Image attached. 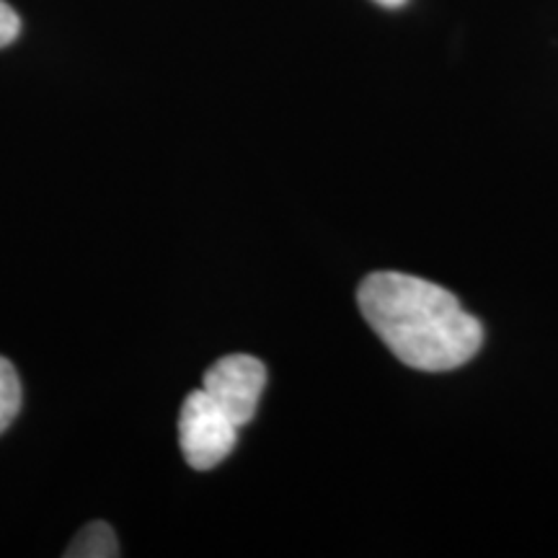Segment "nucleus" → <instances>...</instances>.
<instances>
[{"mask_svg": "<svg viewBox=\"0 0 558 558\" xmlns=\"http://www.w3.org/2000/svg\"><path fill=\"white\" fill-rule=\"evenodd\" d=\"M68 558H114L120 556V543H117L114 530L107 522H88L86 527L75 535L70 548L65 550Z\"/></svg>", "mask_w": 558, "mask_h": 558, "instance_id": "4", "label": "nucleus"}, {"mask_svg": "<svg viewBox=\"0 0 558 558\" xmlns=\"http://www.w3.org/2000/svg\"><path fill=\"white\" fill-rule=\"evenodd\" d=\"M357 303L367 326L403 365L422 373L463 367L484 344V326L450 290L401 271L362 279Z\"/></svg>", "mask_w": 558, "mask_h": 558, "instance_id": "1", "label": "nucleus"}, {"mask_svg": "<svg viewBox=\"0 0 558 558\" xmlns=\"http://www.w3.org/2000/svg\"><path fill=\"white\" fill-rule=\"evenodd\" d=\"M21 409V380L16 367L0 357V435L11 427Z\"/></svg>", "mask_w": 558, "mask_h": 558, "instance_id": "5", "label": "nucleus"}, {"mask_svg": "<svg viewBox=\"0 0 558 558\" xmlns=\"http://www.w3.org/2000/svg\"><path fill=\"white\" fill-rule=\"evenodd\" d=\"M267 386V367L248 354H228L205 373L202 388L239 427L254 418Z\"/></svg>", "mask_w": 558, "mask_h": 558, "instance_id": "3", "label": "nucleus"}, {"mask_svg": "<svg viewBox=\"0 0 558 558\" xmlns=\"http://www.w3.org/2000/svg\"><path fill=\"white\" fill-rule=\"evenodd\" d=\"M239 424L209 399L205 388L192 390L181 403V456L194 471H213L215 465H220L239 442Z\"/></svg>", "mask_w": 558, "mask_h": 558, "instance_id": "2", "label": "nucleus"}, {"mask_svg": "<svg viewBox=\"0 0 558 558\" xmlns=\"http://www.w3.org/2000/svg\"><path fill=\"white\" fill-rule=\"evenodd\" d=\"M375 3H380L383 9H401V5L407 3V0H375Z\"/></svg>", "mask_w": 558, "mask_h": 558, "instance_id": "7", "label": "nucleus"}, {"mask_svg": "<svg viewBox=\"0 0 558 558\" xmlns=\"http://www.w3.org/2000/svg\"><path fill=\"white\" fill-rule=\"evenodd\" d=\"M19 34H21L19 13L13 11L5 0H0V50L9 47L11 41H16Z\"/></svg>", "mask_w": 558, "mask_h": 558, "instance_id": "6", "label": "nucleus"}]
</instances>
